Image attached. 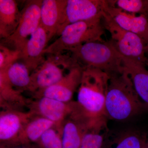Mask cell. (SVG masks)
<instances>
[{"instance_id":"30","label":"cell","mask_w":148,"mask_h":148,"mask_svg":"<svg viewBox=\"0 0 148 148\" xmlns=\"http://www.w3.org/2000/svg\"><path fill=\"white\" fill-rule=\"evenodd\" d=\"M146 147H145V148H146Z\"/></svg>"},{"instance_id":"22","label":"cell","mask_w":148,"mask_h":148,"mask_svg":"<svg viewBox=\"0 0 148 148\" xmlns=\"http://www.w3.org/2000/svg\"><path fill=\"white\" fill-rule=\"evenodd\" d=\"M4 72L10 83L18 90H28L31 84L30 71L22 62H16L8 68Z\"/></svg>"},{"instance_id":"17","label":"cell","mask_w":148,"mask_h":148,"mask_svg":"<svg viewBox=\"0 0 148 148\" xmlns=\"http://www.w3.org/2000/svg\"><path fill=\"white\" fill-rule=\"evenodd\" d=\"M30 99L22 95L9 81L4 72L0 71V107L2 110L24 111Z\"/></svg>"},{"instance_id":"27","label":"cell","mask_w":148,"mask_h":148,"mask_svg":"<svg viewBox=\"0 0 148 148\" xmlns=\"http://www.w3.org/2000/svg\"><path fill=\"white\" fill-rule=\"evenodd\" d=\"M145 15L148 17V0H147V6H146V10L145 14Z\"/></svg>"},{"instance_id":"29","label":"cell","mask_w":148,"mask_h":148,"mask_svg":"<svg viewBox=\"0 0 148 148\" xmlns=\"http://www.w3.org/2000/svg\"><path fill=\"white\" fill-rule=\"evenodd\" d=\"M146 148H148V139H147V144H146Z\"/></svg>"},{"instance_id":"1","label":"cell","mask_w":148,"mask_h":148,"mask_svg":"<svg viewBox=\"0 0 148 148\" xmlns=\"http://www.w3.org/2000/svg\"><path fill=\"white\" fill-rule=\"evenodd\" d=\"M110 75L105 104L107 118L125 121L148 111V107L136 92L132 81L124 71Z\"/></svg>"},{"instance_id":"21","label":"cell","mask_w":148,"mask_h":148,"mask_svg":"<svg viewBox=\"0 0 148 148\" xmlns=\"http://www.w3.org/2000/svg\"><path fill=\"white\" fill-rule=\"evenodd\" d=\"M106 116L94 120L84 135L80 148H101L110 132Z\"/></svg>"},{"instance_id":"19","label":"cell","mask_w":148,"mask_h":148,"mask_svg":"<svg viewBox=\"0 0 148 148\" xmlns=\"http://www.w3.org/2000/svg\"><path fill=\"white\" fill-rule=\"evenodd\" d=\"M55 125L49 120L34 115L28 122L18 136L15 146L36 143L48 130Z\"/></svg>"},{"instance_id":"13","label":"cell","mask_w":148,"mask_h":148,"mask_svg":"<svg viewBox=\"0 0 148 148\" xmlns=\"http://www.w3.org/2000/svg\"><path fill=\"white\" fill-rule=\"evenodd\" d=\"M49 41L47 32L40 24L31 35L20 53L19 59L22 60L30 71H34L45 61L44 51Z\"/></svg>"},{"instance_id":"25","label":"cell","mask_w":148,"mask_h":148,"mask_svg":"<svg viewBox=\"0 0 148 148\" xmlns=\"http://www.w3.org/2000/svg\"><path fill=\"white\" fill-rule=\"evenodd\" d=\"M21 52L13 50L1 44L0 71H5L9 66L20 59Z\"/></svg>"},{"instance_id":"16","label":"cell","mask_w":148,"mask_h":148,"mask_svg":"<svg viewBox=\"0 0 148 148\" xmlns=\"http://www.w3.org/2000/svg\"><path fill=\"white\" fill-rule=\"evenodd\" d=\"M108 14L121 28L138 35L145 42L148 29L147 16L144 14L139 16L131 15L112 4L109 10Z\"/></svg>"},{"instance_id":"10","label":"cell","mask_w":148,"mask_h":148,"mask_svg":"<svg viewBox=\"0 0 148 148\" xmlns=\"http://www.w3.org/2000/svg\"><path fill=\"white\" fill-rule=\"evenodd\" d=\"M84 69L78 66L70 69L58 82L34 93V98L45 97L64 103L71 102L80 84Z\"/></svg>"},{"instance_id":"7","label":"cell","mask_w":148,"mask_h":148,"mask_svg":"<svg viewBox=\"0 0 148 148\" xmlns=\"http://www.w3.org/2000/svg\"><path fill=\"white\" fill-rule=\"evenodd\" d=\"M42 0L27 1L21 12L18 26L15 32L7 38L3 39L1 44L13 50L21 52L31 36L40 24L41 8Z\"/></svg>"},{"instance_id":"23","label":"cell","mask_w":148,"mask_h":148,"mask_svg":"<svg viewBox=\"0 0 148 148\" xmlns=\"http://www.w3.org/2000/svg\"><path fill=\"white\" fill-rule=\"evenodd\" d=\"M62 127L54 125L48 130L37 142L41 148H62Z\"/></svg>"},{"instance_id":"26","label":"cell","mask_w":148,"mask_h":148,"mask_svg":"<svg viewBox=\"0 0 148 148\" xmlns=\"http://www.w3.org/2000/svg\"><path fill=\"white\" fill-rule=\"evenodd\" d=\"M145 42L146 46V52L147 53V52H148V29L147 36H146L145 39Z\"/></svg>"},{"instance_id":"28","label":"cell","mask_w":148,"mask_h":148,"mask_svg":"<svg viewBox=\"0 0 148 148\" xmlns=\"http://www.w3.org/2000/svg\"><path fill=\"white\" fill-rule=\"evenodd\" d=\"M146 54H147V63H146V64H147V65H148V52L146 53Z\"/></svg>"},{"instance_id":"20","label":"cell","mask_w":148,"mask_h":148,"mask_svg":"<svg viewBox=\"0 0 148 148\" xmlns=\"http://www.w3.org/2000/svg\"><path fill=\"white\" fill-rule=\"evenodd\" d=\"M88 125L81 120L69 117L62 126V148H80Z\"/></svg>"},{"instance_id":"4","label":"cell","mask_w":148,"mask_h":148,"mask_svg":"<svg viewBox=\"0 0 148 148\" xmlns=\"http://www.w3.org/2000/svg\"><path fill=\"white\" fill-rule=\"evenodd\" d=\"M69 51L84 69L95 68L109 75L123 71V56L111 40L87 43Z\"/></svg>"},{"instance_id":"8","label":"cell","mask_w":148,"mask_h":148,"mask_svg":"<svg viewBox=\"0 0 148 148\" xmlns=\"http://www.w3.org/2000/svg\"><path fill=\"white\" fill-rule=\"evenodd\" d=\"M76 101L64 103L47 97H42L29 100L28 108L35 115L49 120L56 127L61 128L63 123L73 113Z\"/></svg>"},{"instance_id":"24","label":"cell","mask_w":148,"mask_h":148,"mask_svg":"<svg viewBox=\"0 0 148 148\" xmlns=\"http://www.w3.org/2000/svg\"><path fill=\"white\" fill-rule=\"evenodd\" d=\"M114 5L122 10L133 14H145L147 0H117L112 1Z\"/></svg>"},{"instance_id":"18","label":"cell","mask_w":148,"mask_h":148,"mask_svg":"<svg viewBox=\"0 0 148 148\" xmlns=\"http://www.w3.org/2000/svg\"><path fill=\"white\" fill-rule=\"evenodd\" d=\"M21 16L16 1L0 0V36L7 38L15 32Z\"/></svg>"},{"instance_id":"11","label":"cell","mask_w":148,"mask_h":148,"mask_svg":"<svg viewBox=\"0 0 148 148\" xmlns=\"http://www.w3.org/2000/svg\"><path fill=\"white\" fill-rule=\"evenodd\" d=\"M34 115L29 110H2L0 112L1 145L15 146L22 130Z\"/></svg>"},{"instance_id":"14","label":"cell","mask_w":148,"mask_h":148,"mask_svg":"<svg viewBox=\"0 0 148 148\" xmlns=\"http://www.w3.org/2000/svg\"><path fill=\"white\" fill-rule=\"evenodd\" d=\"M147 141L146 134L137 130H110L101 148H145Z\"/></svg>"},{"instance_id":"12","label":"cell","mask_w":148,"mask_h":148,"mask_svg":"<svg viewBox=\"0 0 148 148\" xmlns=\"http://www.w3.org/2000/svg\"><path fill=\"white\" fill-rule=\"evenodd\" d=\"M67 0H42L40 24L46 31L49 41L58 35L66 20Z\"/></svg>"},{"instance_id":"5","label":"cell","mask_w":148,"mask_h":148,"mask_svg":"<svg viewBox=\"0 0 148 148\" xmlns=\"http://www.w3.org/2000/svg\"><path fill=\"white\" fill-rule=\"evenodd\" d=\"M79 65L72 56L61 53L49 54L47 59L31 74L28 91L34 94L55 84L64 76L65 69L69 71Z\"/></svg>"},{"instance_id":"6","label":"cell","mask_w":148,"mask_h":148,"mask_svg":"<svg viewBox=\"0 0 148 148\" xmlns=\"http://www.w3.org/2000/svg\"><path fill=\"white\" fill-rule=\"evenodd\" d=\"M103 21L110 34L111 41L123 56L146 64V46L141 37L122 29L108 13L103 16Z\"/></svg>"},{"instance_id":"2","label":"cell","mask_w":148,"mask_h":148,"mask_svg":"<svg viewBox=\"0 0 148 148\" xmlns=\"http://www.w3.org/2000/svg\"><path fill=\"white\" fill-rule=\"evenodd\" d=\"M109 79V74L100 69H84L74 113L88 124L97 118L106 116L105 104Z\"/></svg>"},{"instance_id":"3","label":"cell","mask_w":148,"mask_h":148,"mask_svg":"<svg viewBox=\"0 0 148 148\" xmlns=\"http://www.w3.org/2000/svg\"><path fill=\"white\" fill-rule=\"evenodd\" d=\"M103 15L69 24L62 30L59 38L46 48L43 53L55 54L90 42H104L105 33Z\"/></svg>"},{"instance_id":"15","label":"cell","mask_w":148,"mask_h":148,"mask_svg":"<svg viewBox=\"0 0 148 148\" xmlns=\"http://www.w3.org/2000/svg\"><path fill=\"white\" fill-rule=\"evenodd\" d=\"M145 65L123 56V71L129 76L140 99L148 107V71Z\"/></svg>"},{"instance_id":"9","label":"cell","mask_w":148,"mask_h":148,"mask_svg":"<svg viewBox=\"0 0 148 148\" xmlns=\"http://www.w3.org/2000/svg\"><path fill=\"white\" fill-rule=\"evenodd\" d=\"M110 1L105 0H67L66 18L58 35L66 26L108 13Z\"/></svg>"}]
</instances>
